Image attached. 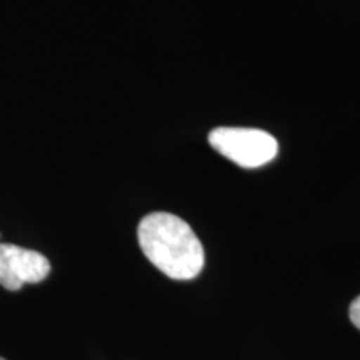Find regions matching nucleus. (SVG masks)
Returning <instances> with one entry per match:
<instances>
[{
    "label": "nucleus",
    "mask_w": 360,
    "mask_h": 360,
    "mask_svg": "<svg viewBox=\"0 0 360 360\" xmlns=\"http://www.w3.org/2000/svg\"><path fill=\"white\" fill-rule=\"evenodd\" d=\"M143 255L175 281H191L205 264L204 247L191 225L167 212L148 214L137 229Z\"/></svg>",
    "instance_id": "nucleus-1"
},
{
    "label": "nucleus",
    "mask_w": 360,
    "mask_h": 360,
    "mask_svg": "<svg viewBox=\"0 0 360 360\" xmlns=\"http://www.w3.org/2000/svg\"><path fill=\"white\" fill-rule=\"evenodd\" d=\"M212 148L244 169H257L276 159L278 143L260 129L217 127L209 134Z\"/></svg>",
    "instance_id": "nucleus-2"
},
{
    "label": "nucleus",
    "mask_w": 360,
    "mask_h": 360,
    "mask_svg": "<svg viewBox=\"0 0 360 360\" xmlns=\"http://www.w3.org/2000/svg\"><path fill=\"white\" fill-rule=\"evenodd\" d=\"M51 272V262L40 252L13 244H0V285L19 290L25 283H39Z\"/></svg>",
    "instance_id": "nucleus-3"
},
{
    "label": "nucleus",
    "mask_w": 360,
    "mask_h": 360,
    "mask_svg": "<svg viewBox=\"0 0 360 360\" xmlns=\"http://www.w3.org/2000/svg\"><path fill=\"white\" fill-rule=\"evenodd\" d=\"M349 315H350V321H352L354 326L360 330V295L354 300L352 304H350Z\"/></svg>",
    "instance_id": "nucleus-4"
},
{
    "label": "nucleus",
    "mask_w": 360,
    "mask_h": 360,
    "mask_svg": "<svg viewBox=\"0 0 360 360\" xmlns=\"http://www.w3.org/2000/svg\"><path fill=\"white\" fill-rule=\"evenodd\" d=\"M0 360H4V359H0Z\"/></svg>",
    "instance_id": "nucleus-5"
}]
</instances>
